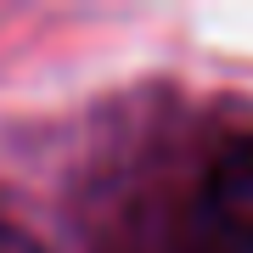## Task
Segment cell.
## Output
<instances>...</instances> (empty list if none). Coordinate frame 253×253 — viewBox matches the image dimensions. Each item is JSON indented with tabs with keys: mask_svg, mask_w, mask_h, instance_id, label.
<instances>
[{
	"mask_svg": "<svg viewBox=\"0 0 253 253\" xmlns=\"http://www.w3.org/2000/svg\"><path fill=\"white\" fill-rule=\"evenodd\" d=\"M208 219H214L225 236L253 248V135L225 146V152L214 158V169H208Z\"/></svg>",
	"mask_w": 253,
	"mask_h": 253,
	"instance_id": "obj_1",
	"label": "cell"
},
{
	"mask_svg": "<svg viewBox=\"0 0 253 253\" xmlns=\"http://www.w3.org/2000/svg\"><path fill=\"white\" fill-rule=\"evenodd\" d=\"M0 253H40V242H34L28 231H17V225L0 219Z\"/></svg>",
	"mask_w": 253,
	"mask_h": 253,
	"instance_id": "obj_2",
	"label": "cell"
}]
</instances>
